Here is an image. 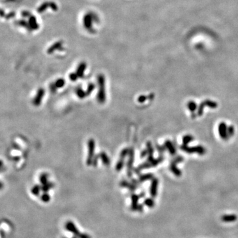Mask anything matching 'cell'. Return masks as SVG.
Returning a JSON list of instances; mask_svg holds the SVG:
<instances>
[{
	"label": "cell",
	"mask_w": 238,
	"mask_h": 238,
	"mask_svg": "<svg viewBox=\"0 0 238 238\" xmlns=\"http://www.w3.org/2000/svg\"><path fill=\"white\" fill-rule=\"evenodd\" d=\"M97 82H98L99 89L97 93V99L99 103L103 104L105 102L106 100V94H105V77L103 74H99L97 77Z\"/></svg>",
	"instance_id": "obj_1"
},
{
	"label": "cell",
	"mask_w": 238,
	"mask_h": 238,
	"mask_svg": "<svg viewBox=\"0 0 238 238\" xmlns=\"http://www.w3.org/2000/svg\"><path fill=\"white\" fill-rule=\"evenodd\" d=\"M87 147H88V154H87V165L88 166H90L93 164V160L94 158V152H95V142L93 139H89L88 140L87 142Z\"/></svg>",
	"instance_id": "obj_2"
},
{
	"label": "cell",
	"mask_w": 238,
	"mask_h": 238,
	"mask_svg": "<svg viewBox=\"0 0 238 238\" xmlns=\"http://www.w3.org/2000/svg\"><path fill=\"white\" fill-rule=\"evenodd\" d=\"M83 25H84L85 28L87 29V30L89 32V33H94L95 30L93 29L92 27V24H93V19L91 17V15L90 13H88L84 15L83 19Z\"/></svg>",
	"instance_id": "obj_3"
},
{
	"label": "cell",
	"mask_w": 238,
	"mask_h": 238,
	"mask_svg": "<svg viewBox=\"0 0 238 238\" xmlns=\"http://www.w3.org/2000/svg\"><path fill=\"white\" fill-rule=\"evenodd\" d=\"M51 8L52 10L54 11H56L58 10V6L53 1H45L44 3H42L37 9V11L39 13H43L47 8Z\"/></svg>",
	"instance_id": "obj_4"
},
{
	"label": "cell",
	"mask_w": 238,
	"mask_h": 238,
	"mask_svg": "<svg viewBox=\"0 0 238 238\" xmlns=\"http://www.w3.org/2000/svg\"><path fill=\"white\" fill-rule=\"evenodd\" d=\"M65 229H66L67 231H68V232L73 233L75 236H76V237H78L79 235L81 233L79 232L78 228H76V225H75V224L72 221L67 222L65 225Z\"/></svg>",
	"instance_id": "obj_5"
},
{
	"label": "cell",
	"mask_w": 238,
	"mask_h": 238,
	"mask_svg": "<svg viewBox=\"0 0 238 238\" xmlns=\"http://www.w3.org/2000/svg\"><path fill=\"white\" fill-rule=\"evenodd\" d=\"M45 93V91L43 88H40L38 90L37 93L36 95V96L35 98H34L33 100V104L35 106H39L40 105L42 102V99L44 97V95Z\"/></svg>",
	"instance_id": "obj_6"
},
{
	"label": "cell",
	"mask_w": 238,
	"mask_h": 238,
	"mask_svg": "<svg viewBox=\"0 0 238 238\" xmlns=\"http://www.w3.org/2000/svg\"><path fill=\"white\" fill-rule=\"evenodd\" d=\"M86 68H87V64H86L85 62H81L79 64L76 70V74H78L79 78H83V76H84V72L86 70Z\"/></svg>",
	"instance_id": "obj_7"
},
{
	"label": "cell",
	"mask_w": 238,
	"mask_h": 238,
	"mask_svg": "<svg viewBox=\"0 0 238 238\" xmlns=\"http://www.w3.org/2000/svg\"><path fill=\"white\" fill-rule=\"evenodd\" d=\"M29 23L30 25V27L32 30H37L39 28V25L37 22V19L35 16L31 15L30 17L29 18Z\"/></svg>",
	"instance_id": "obj_8"
},
{
	"label": "cell",
	"mask_w": 238,
	"mask_h": 238,
	"mask_svg": "<svg viewBox=\"0 0 238 238\" xmlns=\"http://www.w3.org/2000/svg\"><path fill=\"white\" fill-rule=\"evenodd\" d=\"M62 46V41H58L56 42V43H54V44L52 45V46L48 49L47 53L48 54H53L54 51H56V50H60Z\"/></svg>",
	"instance_id": "obj_9"
},
{
	"label": "cell",
	"mask_w": 238,
	"mask_h": 238,
	"mask_svg": "<svg viewBox=\"0 0 238 238\" xmlns=\"http://www.w3.org/2000/svg\"><path fill=\"white\" fill-rule=\"evenodd\" d=\"M99 158L101 160L102 162H103L104 165H105V166H108V165H110L109 158L108 157L107 154H106L105 152L102 151V152L99 153Z\"/></svg>",
	"instance_id": "obj_10"
},
{
	"label": "cell",
	"mask_w": 238,
	"mask_h": 238,
	"mask_svg": "<svg viewBox=\"0 0 238 238\" xmlns=\"http://www.w3.org/2000/svg\"><path fill=\"white\" fill-rule=\"evenodd\" d=\"M132 204H131V209L133 211L137 210L138 208V196L136 194H133L132 195Z\"/></svg>",
	"instance_id": "obj_11"
},
{
	"label": "cell",
	"mask_w": 238,
	"mask_h": 238,
	"mask_svg": "<svg viewBox=\"0 0 238 238\" xmlns=\"http://www.w3.org/2000/svg\"><path fill=\"white\" fill-rule=\"evenodd\" d=\"M16 24H17V25H19V26L25 27V28L26 29H27V30H28L29 31H30V32L31 31H33L31 28L30 25H29V22H27L25 20H24V19L19 20V21H17V22H16Z\"/></svg>",
	"instance_id": "obj_12"
},
{
	"label": "cell",
	"mask_w": 238,
	"mask_h": 238,
	"mask_svg": "<svg viewBox=\"0 0 238 238\" xmlns=\"http://www.w3.org/2000/svg\"><path fill=\"white\" fill-rule=\"evenodd\" d=\"M222 220L224 222H233L237 220V217L235 215L230 214V215H224V216L222 218Z\"/></svg>",
	"instance_id": "obj_13"
},
{
	"label": "cell",
	"mask_w": 238,
	"mask_h": 238,
	"mask_svg": "<svg viewBox=\"0 0 238 238\" xmlns=\"http://www.w3.org/2000/svg\"><path fill=\"white\" fill-rule=\"evenodd\" d=\"M129 155H130V159H129L128 162V175H130V171H131V167L132 166V164L134 162V153L133 151H130V153H129Z\"/></svg>",
	"instance_id": "obj_14"
},
{
	"label": "cell",
	"mask_w": 238,
	"mask_h": 238,
	"mask_svg": "<svg viewBox=\"0 0 238 238\" xmlns=\"http://www.w3.org/2000/svg\"><path fill=\"white\" fill-rule=\"evenodd\" d=\"M40 190H41V187L39 185H36L31 189V193L36 196H38L40 194Z\"/></svg>",
	"instance_id": "obj_15"
},
{
	"label": "cell",
	"mask_w": 238,
	"mask_h": 238,
	"mask_svg": "<svg viewBox=\"0 0 238 238\" xmlns=\"http://www.w3.org/2000/svg\"><path fill=\"white\" fill-rule=\"evenodd\" d=\"M76 94L79 99H84L86 96H87L86 91H83L81 88H78L77 89Z\"/></svg>",
	"instance_id": "obj_16"
},
{
	"label": "cell",
	"mask_w": 238,
	"mask_h": 238,
	"mask_svg": "<svg viewBox=\"0 0 238 238\" xmlns=\"http://www.w3.org/2000/svg\"><path fill=\"white\" fill-rule=\"evenodd\" d=\"M48 175L46 173H42L41 175L40 176V178H39L40 184H41L42 185H44L48 183Z\"/></svg>",
	"instance_id": "obj_17"
},
{
	"label": "cell",
	"mask_w": 238,
	"mask_h": 238,
	"mask_svg": "<svg viewBox=\"0 0 238 238\" xmlns=\"http://www.w3.org/2000/svg\"><path fill=\"white\" fill-rule=\"evenodd\" d=\"M53 187H54V185L53 184V183L48 182V183H46V185H44L42 186L41 190H42L43 192H47L50 189H52V188H53Z\"/></svg>",
	"instance_id": "obj_18"
},
{
	"label": "cell",
	"mask_w": 238,
	"mask_h": 238,
	"mask_svg": "<svg viewBox=\"0 0 238 238\" xmlns=\"http://www.w3.org/2000/svg\"><path fill=\"white\" fill-rule=\"evenodd\" d=\"M95 85L94 83H89V85H88L87 88V90L85 91L86 93H87V96H89V95L91 94V93H92L93 91V90L95 89Z\"/></svg>",
	"instance_id": "obj_19"
},
{
	"label": "cell",
	"mask_w": 238,
	"mask_h": 238,
	"mask_svg": "<svg viewBox=\"0 0 238 238\" xmlns=\"http://www.w3.org/2000/svg\"><path fill=\"white\" fill-rule=\"evenodd\" d=\"M124 160H122V159H120L119 160V162L117 163L116 164V167H115V169H116V171H121L122 167L124 166Z\"/></svg>",
	"instance_id": "obj_20"
},
{
	"label": "cell",
	"mask_w": 238,
	"mask_h": 238,
	"mask_svg": "<svg viewBox=\"0 0 238 238\" xmlns=\"http://www.w3.org/2000/svg\"><path fill=\"white\" fill-rule=\"evenodd\" d=\"M65 83V82L64 79L62 78H60V79H58L54 83H55V85L56 87H57V88H62L63 87V86H64Z\"/></svg>",
	"instance_id": "obj_21"
},
{
	"label": "cell",
	"mask_w": 238,
	"mask_h": 238,
	"mask_svg": "<svg viewBox=\"0 0 238 238\" xmlns=\"http://www.w3.org/2000/svg\"><path fill=\"white\" fill-rule=\"evenodd\" d=\"M40 199H41V200L43 202V203H48L50 200V196L47 193V192H44V194H42L41 196H40Z\"/></svg>",
	"instance_id": "obj_22"
},
{
	"label": "cell",
	"mask_w": 238,
	"mask_h": 238,
	"mask_svg": "<svg viewBox=\"0 0 238 238\" xmlns=\"http://www.w3.org/2000/svg\"><path fill=\"white\" fill-rule=\"evenodd\" d=\"M78 78L79 77L76 73H71L69 75V78L72 81H76Z\"/></svg>",
	"instance_id": "obj_23"
},
{
	"label": "cell",
	"mask_w": 238,
	"mask_h": 238,
	"mask_svg": "<svg viewBox=\"0 0 238 238\" xmlns=\"http://www.w3.org/2000/svg\"><path fill=\"white\" fill-rule=\"evenodd\" d=\"M128 153V149H124L123 150L121 151V154H120V159H122V160H124V158H125V157L127 155Z\"/></svg>",
	"instance_id": "obj_24"
},
{
	"label": "cell",
	"mask_w": 238,
	"mask_h": 238,
	"mask_svg": "<svg viewBox=\"0 0 238 238\" xmlns=\"http://www.w3.org/2000/svg\"><path fill=\"white\" fill-rule=\"evenodd\" d=\"M144 204L148 206V207H150V208L152 207V206L154 205V203L153 202V200L149 198L146 199V200L144 201Z\"/></svg>",
	"instance_id": "obj_25"
},
{
	"label": "cell",
	"mask_w": 238,
	"mask_h": 238,
	"mask_svg": "<svg viewBox=\"0 0 238 238\" xmlns=\"http://www.w3.org/2000/svg\"><path fill=\"white\" fill-rule=\"evenodd\" d=\"M90 13H91V17H92V19H93V22L98 23L99 21V19L98 16L93 12H90Z\"/></svg>",
	"instance_id": "obj_26"
},
{
	"label": "cell",
	"mask_w": 238,
	"mask_h": 238,
	"mask_svg": "<svg viewBox=\"0 0 238 238\" xmlns=\"http://www.w3.org/2000/svg\"><path fill=\"white\" fill-rule=\"evenodd\" d=\"M21 15L25 18H26V17L29 18L32 15L31 14V13L28 11H23L21 12Z\"/></svg>",
	"instance_id": "obj_27"
},
{
	"label": "cell",
	"mask_w": 238,
	"mask_h": 238,
	"mask_svg": "<svg viewBox=\"0 0 238 238\" xmlns=\"http://www.w3.org/2000/svg\"><path fill=\"white\" fill-rule=\"evenodd\" d=\"M15 15V12H11L10 13H8V15H5V17L7 19H11V18L14 17Z\"/></svg>",
	"instance_id": "obj_28"
},
{
	"label": "cell",
	"mask_w": 238,
	"mask_h": 238,
	"mask_svg": "<svg viewBox=\"0 0 238 238\" xmlns=\"http://www.w3.org/2000/svg\"><path fill=\"white\" fill-rule=\"evenodd\" d=\"M99 158V155H96L95 156L94 158H93V164L92 165H93L94 167H96L97 166V161H98V159Z\"/></svg>",
	"instance_id": "obj_29"
},
{
	"label": "cell",
	"mask_w": 238,
	"mask_h": 238,
	"mask_svg": "<svg viewBox=\"0 0 238 238\" xmlns=\"http://www.w3.org/2000/svg\"><path fill=\"white\" fill-rule=\"evenodd\" d=\"M79 238H91V236H89V235L87 234V233H80L78 236Z\"/></svg>",
	"instance_id": "obj_30"
},
{
	"label": "cell",
	"mask_w": 238,
	"mask_h": 238,
	"mask_svg": "<svg viewBox=\"0 0 238 238\" xmlns=\"http://www.w3.org/2000/svg\"><path fill=\"white\" fill-rule=\"evenodd\" d=\"M50 90H51L52 92H55L56 89H57V87L56 86L55 83H54V84H53V83H52V84L50 85Z\"/></svg>",
	"instance_id": "obj_31"
},
{
	"label": "cell",
	"mask_w": 238,
	"mask_h": 238,
	"mask_svg": "<svg viewBox=\"0 0 238 238\" xmlns=\"http://www.w3.org/2000/svg\"><path fill=\"white\" fill-rule=\"evenodd\" d=\"M17 1V0H4L5 2H15Z\"/></svg>",
	"instance_id": "obj_32"
},
{
	"label": "cell",
	"mask_w": 238,
	"mask_h": 238,
	"mask_svg": "<svg viewBox=\"0 0 238 238\" xmlns=\"http://www.w3.org/2000/svg\"><path fill=\"white\" fill-rule=\"evenodd\" d=\"M1 17H4V12H3V10H1Z\"/></svg>",
	"instance_id": "obj_33"
},
{
	"label": "cell",
	"mask_w": 238,
	"mask_h": 238,
	"mask_svg": "<svg viewBox=\"0 0 238 238\" xmlns=\"http://www.w3.org/2000/svg\"><path fill=\"white\" fill-rule=\"evenodd\" d=\"M72 238H77V237H76V236H75V237H73Z\"/></svg>",
	"instance_id": "obj_34"
},
{
	"label": "cell",
	"mask_w": 238,
	"mask_h": 238,
	"mask_svg": "<svg viewBox=\"0 0 238 238\" xmlns=\"http://www.w3.org/2000/svg\"><path fill=\"white\" fill-rule=\"evenodd\" d=\"M63 238H66V237H63Z\"/></svg>",
	"instance_id": "obj_35"
}]
</instances>
